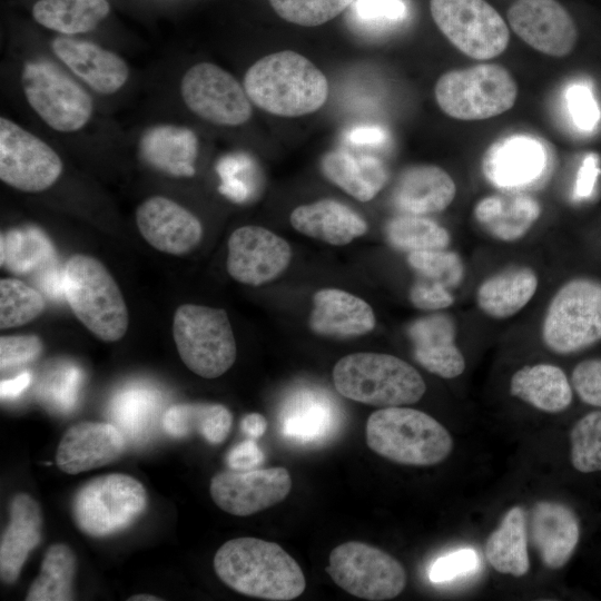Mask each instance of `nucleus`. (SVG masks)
I'll use <instances>...</instances> for the list:
<instances>
[{"label":"nucleus","instance_id":"nucleus-1","mask_svg":"<svg viewBox=\"0 0 601 601\" xmlns=\"http://www.w3.org/2000/svg\"><path fill=\"white\" fill-rule=\"evenodd\" d=\"M217 577L247 597L289 601L306 588L302 568L280 545L257 538L225 542L214 556Z\"/></svg>","mask_w":601,"mask_h":601},{"label":"nucleus","instance_id":"nucleus-2","mask_svg":"<svg viewBox=\"0 0 601 601\" xmlns=\"http://www.w3.org/2000/svg\"><path fill=\"white\" fill-rule=\"evenodd\" d=\"M244 89L262 110L299 117L321 109L328 97L326 76L308 58L292 50L267 55L245 73Z\"/></svg>","mask_w":601,"mask_h":601},{"label":"nucleus","instance_id":"nucleus-3","mask_svg":"<svg viewBox=\"0 0 601 601\" xmlns=\"http://www.w3.org/2000/svg\"><path fill=\"white\" fill-rule=\"evenodd\" d=\"M366 443L392 462L414 466L439 464L453 450L444 425L422 411L403 406L373 412L366 422Z\"/></svg>","mask_w":601,"mask_h":601},{"label":"nucleus","instance_id":"nucleus-4","mask_svg":"<svg viewBox=\"0 0 601 601\" xmlns=\"http://www.w3.org/2000/svg\"><path fill=\"white\" fill-rule=\"evenodd\" d=\"M333 382L344 397L378 407L416 403L426 391L423 377L411 364L385 353L342 357L333 368Z\"/></svg>","mask_w":601,"mask_h":601},{"label":"nucleus","instance_id":"nucleus-5","mask_svg":"<svg viewBox=\"0 0 601 601\" xmlns=\"http://www.w3.org/2000/svg\"><path fill=\"white\" fill-rule=\"evenodd\" d=\"M65 294L75 316L97 338L117 342L127 333L129 314L122 293L96 257L75 254L68 259Z\"/></svg>","mask_w":601,"mask_h":601},{"label":"nucleus","instance_id":"nucleus-6","mask_svg":"<svg viewBox=\"0 0 601 601\" xmlns=\"http://www.w3.org/2000/svg\"><path fill=\"white\" fill-rule=\"evenodd\" d=\"M541 339L559 355H571L599 343L601 280L581 276L565 282L546 306Z\"/></svg>","mask_w":601,"mask_h":601},{"label":"nucleus","instance_id":"nucleus-7","mask_svg":"<svg viewBox=\"0 0 601 601\" xmlns=\"http://www.w3.org/2000/svg\"><path fill=\"white\" fill-rule=\"evenodd\" d=\"M173 337L183 363L204 378L221 376L236 361L234 332L223 308L178 306L173 318Z\"/></svg>","mask_w":601,"mask_h":601},{"label":"nucleus","instance_id":"nucleus-8","mask_svg":"<svg viewBox=\"0 0 601 601\" xmlns=\"http://www.w3.org/2000/svg\"><path fill=\"white\" fill-rule=\"evenodd\" d=\"M440 108L461 120H482L513 107L518 87L511 73L496 63H483L443 73L434 88Z\"/></svg>","mask_w":601,"mask_h":601},{"label":"nucleus","instance_id":"nucleus-9","mask_svg":"<svg viewBox=\"0 0 601 601\" xmlns=\"http://www.w3.org/2000/svg\"><path fill=\"white\" fill-rule=\"evenodd\" d=\"M147 508V492L135 477L124 473L97 476L85 483L72 500L77 528L92 538L121 532Z\"/></svg>","mask_w":601,"mask_h":601},{"label":"nucleus","instance_id":"nucleus-10","mask_svg":"<svg viewBox=\"0 0 601 601\" xmlns=\"http://www.w3.org/2000/svg\"><path fill=\"white\" fill-rule=\"evenodd\" d=\"M21 85L29 106L56 131H78L92 116L90 95L50 62H26Z\"/></svg>","mask_w":601,"mask_h":601},{"label":"nucleus","instance_id":"nucleus-11","mask_svg":"<svg viewBox=\"0 0 601 601\" xmlns=\"http://www.w3.org/2000/svg\"><path fill=\"white\" fill-rule=\"evenodd\" d=\"M327 573L349 594L371 601L391 600L406 585V571L390 553L365 542L349 541L334 548Z\"/></svg>","mask_w":601,"mask_h":601},{"label":"nucleus","instance_id":"nucleus-12","mask_svg":"<svg viewBox=\"0 0 601 601\" xmlns=\"http://www.w3.org/2000/svg\"><path fill=\"white\" fill-rule=\"evenodd\" d=\"M441 32L466 56L486 60L501 55L510 33L504 19L485 0H430Z\"/></svg>","mask_w":601,"mask_h":601},{"label":"nucleus","instance_id":"nucleus-13","mask_svg":"<svg viewBox=\"0 0 601 601\" xmlns=\"http://www.w3.org/2000/svg\"><path fill=\"white\" fill-rule=\"evenodd\" d=\"M63 164L55 149L12 120L0 118V179L8 186L39 193L61 176Z\"/></svg>","mask_w":601,"mask_h":601},{"label":"nucleus","instance_id":"nucleus-14","mask_svg":"<svg viewBox=\"0 0 601 601\" xmlns=\"http://www.w3.org/2000/svg\"><path fill=\"white\" fill-rule=\"evenodd\" d=\"M181 98L197 117L219 126H240L253 114L242 85L228 71L211 62L191 66L180 82Z\"/></svg>","mask_w":601,"mask_h":601},{"label":"nucleus","instance_id":"nucleus-15","mask_svg":"<svg viewBox=\"0 0 601 601\" xmlns=\"http://www.w3.org/2000/svg\"><path fill=\"white\" fill-rule=\"evenodd\" d=\"M290 259L289 244L265 227L242 226L228 238L226 269L240 284H267L285 272Z\"/></svg>","mask_w":601,"mask_h":601},{"label":"nucleus","instance_id":"nucleus-16","mask_svg":"<svg viewBox=\"0 0 601 601\" xmlns=\"http://www.w3.org/2000/svg\"><path fill=\"white\" fill-rule=\"evenodd\" d=\"M292 489L285 467L219 472L211 477L209 492L223 511L247 516L282 502Z\"/></svg>","mask_w":601,"mask_h":601},{"label":"nucleus","instance_id":"nucleus-17","mask_svg":"<svg viewBox=\"0 0 601 601\" xmlns=\"http://www.w3.org/2000/svg\"><path fill=\"white\" fill-rule=\"evenodd\" d=\"M508 20L524 42L545 55L564 57L575 46L574 21L556 0H518L509 8Z\"/></svg>","mask_w":601,"mask_h":601},{"label":"nucleus","instance_id":"nucleus-18","mask_svg":"<svg viewBox=\"0 0 601 601\" xmlns=\"http://www.w3.org/2000/svg\"><path fill=\"white\" fill-rule=\"evenodd\" d=\"M136 224L142 238L155 249L184 255L201 240V221L177 201L160 195L145 199L136 209Z\"/></svg>","mask_w":601,"mask_h":601},{"label":"nucleus","instance_id":"nucleus-19","mask_svg":"<svg viewBox=\"0 0 601 601\" xmlns=\"http://www.w3.org/2000/svg\"><path fill=\"white\" fill-rule=\"evenodd\" d=\"M122 432L111 423L80 422L62 436L56 461L67 474L98 469L117 460L126 450Z\"/></svg>","mask_w":601,"mask_h":601},{"label":"nucleus","instance_id":"nucleus-20","mask_svg":"<svg viewBox=\"0 0 601 601\" xmlns=\"http://www.w3.org/2000/svg\"><path fill=\"white\" fill-rule=\"evenodd\" d=\"M528 532L548 569L564 566L573 555L580 540V522L575 512L556 501H539L528 520Z\"/></svg>","mask_w":601,"mask_h":601},{"label":"nucleus","instance_id":"nucleus-21","mask_svg":"<svg viewBox=\"0 0 601 601\" xmlns=\"http://www.w3.org/2000/svg\"><path fill=\"white\" fill-rule=\"evenodd\" d=\"M548 161V150L541 140L526 135H513L487 149L483 169L493 184L513 188L539 179Z\"/></svg>","mask_w":601,"mask_h":601},{"label":"nucleus","instance_id":"nucleus-22","mask_svg":"<svg viewBox=\"0 0 601 601\" xmlns=\"http://www.w3.org/2000/svg\"><path fill=\"white\" fill-rule=\"evenodd\" d=\"M51 47L56 57L98 93L112 95L129 78L127 62L96 43L58 37Z\"/></svg>","mask_w":601,"mask_h":601},{"label":"nucleus","instance_id":"nucleus-23","mask_svg":"<svg viewBox=\"0 0 601 601\" xmlns=\"http://www.w3.org/2000/svg\"><path fill=\"white\" fill-rule=\"evenodd\" d=\"M415 361L432 374L455 378L465 370V359L455 344L456 328L444 314L416 319L408 327Z\"/></svg>","mask_w":601,"mask_h":601},{"label":"nucleus","instance_id":"nucleus-24","mask_svg":"<svg viewBox=\"0 0 601 601\" xmlns=\"http://www.w3.org/2000/svg\"><path fill=\"white\" fill-rule=\"evenodd\" d=\"M311 329L322 336L351 338L373 331V308L362 298L342 289L323 288L313 296Z\"/></svg>","mask_w":601,"mask_h":601},{"label":"nucleus","instance_id":"nucleus-25","mask_svg":"<svg viewBox=\"0 0 601 601\" xmlns=\"http://www.w3.org/2000/svg\"><path fill=\"white\" fill-rule=\"evenodd\" d=\"M41 526L38 502L27 493L16 494L0 542V577L6 584H12L19 578L28 555L41 540Z\"/></svg>","mask_w":601,"mask_h":601},{"label":"nucleus","instance_id":"nucleus-26","mask_svg":"<svg viewBox=\"0 0 601 601\" xmlns=\"http://www.w3.org/2000/svg\"><path fill=\"white\" fill-rule=\"evenodd\" d=\"M455 194V183L444 169L435 165H416L406 168L397 178L393 203L407 215L424 216L446 209Z\"/></svg>","mask_w":601,"mask_h":601},{"label":"nucleus","instance_id":"nucleus-27","mask_svg":"<svg viewBox=\"0 0 601 601\" xmlns=\"http://www.w3.org/2000/svg\"><path fill=\"white\" fill-rule=\"evenodd\" d=\"M289 221L298 233L335 246L347 245L367 231L363 217L333 199L296 207Z\"/></svg>","mask_w":601,"mask_h":601},{"label":"nucleus","instance_id":"nucleus-28","mask_svg":"<svg viewBox=\"0 0 601 601\" xmlns=\"http://www.w3.org/2000/svg\"><path fill=\"white\" fill-rule=\"evenodd\" d=\"M139 152L158 171L171 177H191L196 171L198 139L187 127L157 125L141 136Z\"/></svg>","mask_w":601,"mask_h":601},{"label":"nucleus","instance_id":"nucleus-29","mask_svg":"<svg viewBox=\"0 0 601 601\" xmlns=\"http://www.w3.org/2000/svg\"><path fill=\"white\" fill-rule=\"evenodd\" d=\"M539 286L536 272L529 266H512L486 277L477 287L479 309L494 319H505L522 311Z\"/></svg>","mask_w":601,"mask_h":601},{"label":"nucleus","instance_id":"nucleus-30","mask_svg":"<svg viewBox=\"0 0 601 601\" xmlns=\"http://www.w3.org/2000/svg\"><path fill=\"white\" fill-rule=\"evenodd\" d=\"M510 393L545 413L563 412L573 400V388L564 371L548 363L525 365L514 372Z\"/></svg>","mask_w":601,"mask_h":601},{"label":"nucleus","instance_id":"nucleus-31","mask_svg":"<svg viewBox=\"0 0 601 601\" xmlns=\"http://www.w3.org/2000/svg\"><path fill=\"white\" fill-rule=\"evenodd\" d=\"M321 169L331 183L363 203L373 199L387 180L386 169L378 158L355 157L343 150L326 152Z\"/></svg>","mask_w":601,"mask_h":601},{"label":"nucleus","instance_id":"nucleus-32","mask_svg":"<svg viewBox=\"0 0 601 601\" xmlns=\"http://www.w3.org/2000/svg\"><path fill=\"white\" fill-rule=\"evenodd\" d=\"M336 422L335 410L327 397L302 391L286 403L280 415V430L293 441L317 443L334 432Z\"/></svg>","mask_w":601,"mask_h":601},{"label":"nucleus","instance_id":"nucleus-33","mask_svg":"<svg viewBox=\"0 0 601 601\" xmlns=\"http://www.w3.org/2000/svg\"><path fill=\"white\" fill-rule=\"evenodd\" d=\"M485 556L500 573L523 577L529 572L528 518L523 508L512 506L504 514L486 540Z\"/></svg>","mask_w":601,"mask_h":601},{"label":"nucleus","instance_id":"nucleus-34","mask_svg":"<svg viewBox=\"0 0 601 601\" xmlns=\"http://www.w3.org/2000/svg\"><path fill=\"white\" fill-rule=\"evenodd\" d=\"M540 215L539 204L525 195H492L474 207L476 220L500 239L522 236Z\"/></svg>","mask_w":601,"mask_h":601},{"label":"nucleus","instance_id":"nucleus-35","mask_svg":"<svg viewBox=\"0 0 601 601\" xmlns=\"http://www.w3.org/2000/svg\"><path fill=\"white\" fill-rule=\"evenodd\" d=\"M231 423L230 411L217 403L174 404L167 408L162 418L168 435L179 439L198 433L211 444L226 440Z\"/></svg>","mask_w":601,"mask_h":601},{"label":"nucleus","instance_id":"nucleus-36","mask_svg":"<svg viewBox=\"0 0 601 601\" xmlns=\"http://www.w3.org/2000/svg\"><path fill=\"white\" fill-rule=\"evenodd\" d=\"M109 12L108 0H38L32 7L40 26L66 36L91 31Z\"/></svg>","mask_w":601,"mask_h":601},{"label":"nucleus","instance_id":"nucleus-37","mask_svg":"<svg viewBox=\"0 0 601 601\" xmlns=\"http://www.w3.org/2000/svg\"><path fill=\"white\" fill-rule=\"evenodd\" d=\"M76 570V555L68 545L62 543L50 545L43 555L40 573L31 583L26 600H73L72 585Z\"/></svg>","mask_w":601,"mask_h":601},{"label":"nucleus","instance_id":"nucleus-38","mask_svg":"<svg viewBox=\"0 0 601 601\" xmlns=\"http://www.w3.org/2000/svg\"><path fill=\"white\" fill-rule=\"evenodd\" d=\"M385 235L394 248L412 253L447 248L451 242L449 231L432 219L416 215H401L391 219Z\"/></svg>","mask_w":601,"mask_h":601},{"label":"nucleus","instance_id":"nucleus-39","mask_svg":"<svg viewBox=\"0 0 601 601\" xmlns=\"http://www.w3.org/2000/svg\"><path fill=\"white\" fill-rule=\"evenodd\" d=\"M45 299L39 292L20 279L4 277L0 280V328L8 329L35 321L45 311Z\"/></svg>","mask_w":601,"mask_h":601},{"label":"nucleus","instance_id":"nucleus-40","mask_svg":"<svg viewBox=\"0 0 601 601\" xmlns=\"http://www.w3.org/2000/svg\"><path fill=\"white\" fill-rule=\"evenodd\" d=\"M570 460L581 473L601 471V411L582 416L570 432Z\"/></svg>","mask_w":601,"mask_h":601},{"label":"nucleus","instance_id":"nucleus-41","mask_svg":"<svg viewBox=\"0 0 601 601\" xmlns=\"http://www.w3.org/2000/svg\"><path fill=\"white\" fill-rule=\"evenodd\" d=\"M355 0H269L274 11L287 22L316 27L348 8Z\"/></svg>","mask_w":601,"mask_h":601},{"label":"nucleus","instance_id":"nucleus-42","mask_svg":"<svg viewBox=\"0 0 601 601\" xmlns=\"http://www.w3.org/2000/svg\"><path fill=\"white\" fill-rule=\"evenodd\" d=\"M407 263L425 279L441 283L447 288L456 287L463 279L461 257L446 248L408 253Z\"/></svg>","mask_w":601,"mask_h":601},{"label":"nucleus","instance_id":"nucleus-43","mask_svg":"<svg viewBox=\"0 0 601 601\" xmlns=\"http://www.w3.org/2000/svg\"><path fill=\"white\" fill-rule=\"evenodd\" d=\"M154 408L155 401L148 393L131 391L115 400L111 414L122 434L136 439L148 428Z\"/></svg>","mask_w":601,"mask_h":601},{"label":"nucleus","instance_id":"nucleus-44","mask_svg":"<svg viewBox=\"0 0 601 601\" xmlns=\"http://www.w3.org/2000/svg\"><path fill=\"white\" fill-rule=\"evenodd\" d=\"M351 7L354 18L367 27L395 24L408 12L404 0H355Z\"/></svg>","mask_w":601,"mask_h":601},{"label":"nucleus","instance_id":"nucleus-45","mask_svg":"<svg viewBox=\"0 0 601 601\" xmlns=\"http://www.w3.org/2000/svg\"><path fill=\"white\" fill-rule=\"evenodd\" d=\"M565 100L570 117L579 129L591 131L597 127L601 112L590 86L583 82L571 85Z\"/></svg>","mask_w":601,"mask_h":601},{"label":"nucleus","instance_id":"nucleus-46","mask_svg":"<svg viewBox=\"0 0 601 601\" xmlns=\"http://www.w3.org/2000/svg\"><path fill=\"white\" fill-rule=\"evenodd\" d=\"M570 382L583 403L601 407V357L578 363L571 373Z\"/></svg>","mask_w":601,"mask_h":601},{"label":"nucleus","instance_id":"nucleus-47","mask_svg":"<svg viewBox=\"0 0 601 601\" xmlns=\"http://www.w3.org/2000/svg\"><path fill=\"white\" fill-rule=\"evenodd\" d=\"M42 347V341L37 335L1 336V371L36 359L41 354Z\"/></svg>","mask_w":601,"mask_h":601},{"label":"nucleus","instance_id":"nucleus-48","mask_svg":"<svg viewBox=\"0 0 601 601\" xmlns=\"http://www.w3.org/2000/svg\"><path fill=\"white\" fill-rule=\"evenodd\" d=\"M479 558L474 550L463 549L437 559L428 571L432 582L441 583L476 570Z\"/></svg>","mask_w":601,"mask_h":601},{"label":"nucleus","instance_id":"nucleus-49","mask_svg":"<svg viewBox=\"0 0 601 601\" xmlns=\"http://www.w3.org/2000/svg\"><path fill=\"white\" fill-rule=\"evenodd\" d=\"M411 303L418 309L440 311L450 307L454 297L446 286L428 279L416 280L410 289Z\"/></svg>","mask_w":601,"mask_h":601},{"label":"nucleus","instance_id":"nucleus-50","mask_svg":"<svg viewBox=\"0 0 601 601\" xmlns=\"http://www.w3.org/2000/svg\"><path fill=\"white\" fill-rule=\"evenodd\" d=\"M264 461V453L255 440L248 439L236 444L227 454V464L234 471L254 470Z\"/></svg>","mask_w":601,"mask_h":601},{"label":"nucleus","instance_id":"nucleus-51","mask_svg":"<svg viewBox=\"0 0 601 601\" xmlns=\"http://www.w3.org/2000/svg\"><path fill=\"white\" fill-rule=\"evenodd\" d=\"M601 169L599 158L594 154L584 157L577 175L574 196L577 198H588L592 195Z\"/></svg>","mask_w":601,"mask_h":601},{"label":"nucleus","instance_id":"nucleus-52","mask_svg":"<svg viewBox=\"0 0 601 601\" xmlns=\"http://www.w3.org/2000/svg\"><path fill=\"white\" fill-rule=\"evenodd\" d=\"M386 137V131L378 126H358L346 135L347 140L354 145H381Z\"/></svg>","mask_w":601,"mask_h":601},{"label":"nucleus","instance_id":"nucleus-53","mask_svg":"<svg viewBox=\"0 0 601 601\" xmlns=\"http://www.w3.org/2000/svg\"><path fill=\"white\" fill-rule=\"evenodd\" d=\"M266 420L259 413H249L240 422V427L248 439H259L266 431Z\"/></svg>","mask_w":601,"mask_h":601},{"label":"nucleus","instance_id":"nucleus-54","mask_svg":"<svg viewBox=\"0 0 601 601\" xmlns=\"http://www.w3.org/2000/svg\"><path fill=\"white\" fill-rule=\"evenodd\" d=\"M31 376L24 372L12 380L1 381V397H16L18 396L30 383Z\"/></svg>","mask_w":601,"mask_h":601},{"label":"nucleus","instance_id":"nucleus-55","mask_svg":"<svg viewBox=\"0 0 601 601\" xmlns=\"http://www.w3.org/2000/svg\"><path fill=\"white\" fill-rule=\"evenodd\" d=\"M127 600L128 601H160L162 599L156 595L141 593V594L129 597Z\"/></svg>","mask_w":601,"mask_h":601}]
</instances>
